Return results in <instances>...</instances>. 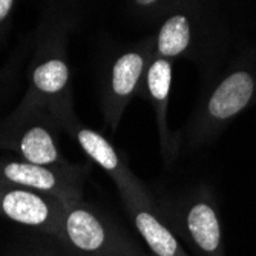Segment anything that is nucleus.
<instances>
[{"instance_id":"3","label":"nucleus","mask_w":256,"mask_h":256,"mask_svg":"<svg viewBox=\"0 0 256 256\" xmlns=\"http://www.w3.org/2000/svg\"><path fill=\"white\" fill-rule=\"evenodd\" d=\"M60 124L43 108L18 106L0 123V150L14 154L23 161L43 166H71L60 149Z\"/></svg>"},{"instance_id":"11","label":"nucleus","mask_w":256,"mask_h":256,"mask_svg":"<svg viewBox=\"0 0 256 256\" xmlns=\"http://www.w3.org/2000/svg\"><path fill=\"white\" fill-rule=\"evenodd\" d=\"M182 226L186 235L204 256H224L221 222L207 198L190 201L182 215Z\"/></svg>"},{"instance_id":"13","label":"nucleus","mask_w":256,"mask_h":256,"mask_svg":"<svg viewBox=\"0 0 256 256\" xmlns=\"http://www.w3.org/2000/svg\"><path fill=\"white\" fill-rule=\"evenodd\" d=\"M17 0H0V38H2L11 23L12 11Z\"/></svg>"},{"instance_id":"14","label":"nucleus","mask_w":256,"mask_h":256,"mask_svg":"<svg viewBox=\"0 0 256 256\" xmlns=\"http://www.w3.org/2000/svg\"><path fill=\"white\" fill-rule=\"evenodd\" d=\"M132 2L140 10H154L158 8L164 0H132Z\"/></svg>"},{"instance_id":"1","label":"nucleus","mask_w":256,"mask_h":256,"mask_svg":"<svg viewBox=\"0 0 256 256\" xmlns=\"http://www.w3.org/2000/svg\"><path fill=\"white\" fill-rule=\"evenodd\" d=\"M60 26L43 32L30 71V86L22 104L50 110L60 124L74 112L71 69L66 62L64 38Z\"/></svg>"},{"instance_id":"6","label":"nucleus","mask_w":256,"mask_h":256,"mask_svg":"<svg viewBox=\"0 0 256 256\" xmlns=\"http://www.w3.org/2000/svg\"><path fill=\"white\" fill-rule=\"evenodd\" d=\"M149 56L146 48L132 50L120 54L112 63L102 94L103 123L110 132L118 129L128 104L144 82L150 64Z\"/></svg>"},{"instance_id":"4","label":"nucleus","mask_w":256,"mask_h":256,"mask_svg":"<svg viewBox=\"0 0 256 256\" xmlns=\"http://www.w3.org/2000/svg\"><path fill=\"white\" fill-rule=\"evenodd\" d=\"M88 166H43L20 158H0V181L54 196L64 204L80 201Z\"/></svg>"},{"instance_id":"8","label":"nucleus","mask_w":256,"mask_h":256,"mask_svg":"<svg viewBox=\"0 0 256 256\" xmlns=\"http://www.w3.org/2000/svg\"><path fill=\"white\" fill-rule=\"evenodd\" d=\"M117 186L124 201L128 202V207L132 214L138 234L146 241V244L154 252V254L155 256H188V253H186L178 244L170 228L162 224L161 220L152 210V207L146 196V192L143 190L142 186H140L136 178L129 172L126 178Z\"/></svg>"},{"instance_id":"9","label":"nucleus","mask_w":256,"mask_h":256,"mask_svg":"<svg viewBox=\"0 0 256 256\" xmlns=\"http://www.w3.org/2000/svg\"><path fill=\"white\" fill-rule=\"evenodd\" d=\"M146 98L152 104L155 112V122L158 130L160 149L168 162L172 161L180 152V132L174 134L169 128L168 109H169V96L172 86V62L161 56L152 58L146 78Z\"/></svg>"},{"instance_id":"15","label":"nucleus","mask_w":256,"mask_h":256,"mask_svg":"<svg viewBox=\"0 0 256 256\" xmlns=\"http://www.w3.org/2000/svg\"><path fill=\"white\" fill-rule=\"evenodd\" d=\"M57 2H62V0H57Z\"/></svg>"},{"instance_id":"5","label":"nucleus","mask_w":256,"mask_h":256,"mask_svg":"<svg viewBox=\"0 0 256 256\" xmlns=\"http://www.w3.org/2000/svg\"><path fill=\"white\" fill-rule=\"evenodd\" d=\"M60 241L78 256L129 253L115 232L82 200L64 204Z\"/></svg>"},{"instance_id":"7","label":"nucleus","mask_w":256,"mask_h":256,"mask_svg":"<svg viewBox=\"0 0 256 256\" xmlns=\"http://www.w3.org/2000/svg\"><path fill=\"white\" fill-rule=\"evenodd\" d=\"M64 202L31 189L0 181V216L60 240Z\"/></svg>"},{"instance_id":"12","label":"nucleus","mask_w":256,"mask_h":256,"mask_svg":"<svg viewBox=\"0 0 256 256\" xmlns=\"http://www.w3.org/2000/svg\"><path fill=\"white\" fill-rule=\"evenodd\" d=\"M192 40L194 30L190 18L182 12H175L164 20L158 31L155 42L156 56L169 60L181 57L190 48Z\"/></svg>"},{"instance_id":"2","label":"nucleus","mask_w":256,"mask_h":256,"mask_svg":"<svg viewBox=\"0 0 256 256\" xmlns=\"http://www.w3.org/2000/svg\"><path fill=\"white\" fill-rule=\"evenodd\" d=\"M256 102V77L238 69L222 78L180 132V149H198L222 134L240 114Z\"/></svg>"},{"instance_id":"10","label":"nucleus","mask_w":256,"mask_h":256,"mask_svg":"<svg viewBox=\"0 0 256 256\" xmlns=\"http://www.w3.org/2000/svg\"><path fill=\"white\" fill-rule=\"evenodd\" d=\"M62 130L74 138V142L80 146V149L97 166L106 170L115 182H120L128 175L129 169L123 162L117 149L112 146V143L103 134L83 124L76 114L69 115L68 118L62 122Z\"/></svg>"},{"instance_id":"16","label":"nucleus","mask_w":256,"mask_h":256,"mask_svg":"<svg viewBox=\"0 0 256 256\" xmlns=\"http://www.w3.org/2000/svg\"><path fill=\"white\" fill-rule=\"evenodd\" d=\"M110 256H115V254H110Z\"/></svg>"}]
</instances>
